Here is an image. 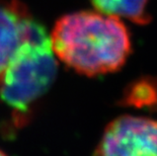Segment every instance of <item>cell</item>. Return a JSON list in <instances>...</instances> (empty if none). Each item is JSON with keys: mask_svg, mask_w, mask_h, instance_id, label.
<instances>
[{"mask_svg": "<svg viewBox=\"0 0 157 156\" xmlns=\"http://www.w3.org/2000/svg\"><path fill=\"white\" fill-rule=\"evenodd\" d=\"M55 55L86 76L120 70L131 53L128 29L120 17L79 11L59 18L51 36Z\"/></svg>", "mask_w": 157, "mask_h": 156, "instance_id": "cell-1", "label": "cell"}, {"mask_svg": "<svg viewBox=\"0 0 157 156\" xmlns=\"http://www.w3.org/2000/svg\"><path fill=\"white\" fill-rule=\"evenodd\" d=\"M57 71L51 38L44 26L36 21L0 81L1 99L22 120L52 86Z\"/></svg>", "mask_w": 157, "mask_h": 156, "instance_id": "cell-2", "label": "cell"}, {"mask_svg": "<svg viewBox=\"0 0 157 156\" xmlns=\"http://www.w3.org/2000/svg\"><path fill=\"white\" fill-rule=\"evenodd\" d=\"M94 156H157V121L117 118L106 126Z\"/></svg>", "mask_w": 157, "mask_h": 156, "instance_id": "cell-3", "label": "cell"}, {"mask_svg": "<svg viewBox=\"0 0 157 156\" xmlns=\"http://www.w3.org/2000/svg\"><path fill=\"white\" fill-rule=\"evenodd\" d=\"M36 21L26 6L18 0L0 1V81Z\"/></svg>", "mask_w": 157, "mask_h": 156, "instance_id": "cell-4", "label": "cell"}, {"mask_svg": "<svg viewBox=\"0 0 157 156\" xmlns=\"http://www.w3.org/2000/svg\"><path fill=\"white\" fill-rule=\"evenodd\" d=\"M96 10L109 15L125 17L138 25H147L151 16L147 12L148 0H91Z\"/></svg>", "mask_w": 157, "mask_h": 156, "instance_id": "cell-5", "label": "cell"}, {"mask_svg": "<svg viewBox=\"0 0 157 156\" xmlns=\"http://www.w3.org/2000/svg\"><path fill=\"white\" fill-rule=\"evenodd\" d=\"M154 86L155 81L152 79H143L135 82L127 91V102L135 107L151 104L153 102V96H154V90L152 89Z\"/></svg>", "mask_w": 157, "mask_h": 156, "instance_id": "cell-6", "label": "cell"}, {"mask_svg": "<svg viewBox=\"0 0 157 156\" xmlns=\"http://www.w3.org/2000/svg\"><path fill=\"white\" fill-rule=\"evenodd\" d=\"M0 156H7V155H6L2 150H0Z\"/></svg>", "mask_w": 157, "mask_h": 156, "instance_id": "cell-7", "label": "cell"}]
</instances>
